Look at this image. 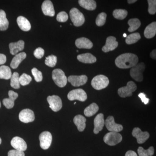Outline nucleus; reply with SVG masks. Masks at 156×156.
Masks as SVG:
<instances>
[{
  "mask_svg": "<svg viewBox=\"0 0 156 156\" xmlns=\"http://www.w3.org/2000/svg\"><path fill=\"white\" fill-rule=\"evenodd\" d=\"M138 58L135 54L126 53L120 55L115 60V63L119 68L129 69L135 66L137 64Z\"/></svg>",
  "mask_w": 156,
  "mask_h": 156,
  "instance_id": "nucleus-1",
  "label": "nucleus"
},
{
  "mask_svg": "<svg viewBox=\"0 0 156 156\" xmlns=\"http://www.w3.org/2000/svg\"><path fill=\"white\" fill-rule=\"evenodd\" d=\"M52 79L58 87L63 88L67 83V78L62 70L56 69L52 72Z\"/></svg>",
  "mask_w": 156,
  "mask_h": 156,
  "instance_id": "nucleus-2",
  "label": "nucleus"
},
{
  "mask_svg": "<svg viewBox=\"0 0 156 156\" xmlns=\"http://www.w3.org/2000/svg\"><path fill=\"white\" fill-rule=\"evenodd\" d=\"M109 83L108 78L106 76L99 75L93 78L91 85L96 90H100L106 88Z\"/></svg>",
  "mask_w": 156,
  "mask_h": 156,
  "instance_id": "nucleus-3",
  "label": "nucleus"
},
{
  "mask_svg": "<svg viewBox=\"0 0 156 156\" xmlns=\"http://www.w3.org/2000/svg\"><path fill=\"white\" fill-rule=\"evenodd\" d=\"M145 69V65L143 62L136 64L130 70V74L131 77L137 82H142L143 80V73Z\"/></svg>",
  "mask_w": 156,
  "mask_h": 156,
  "instance_id": "nucleus-4",
  "label": "nucleus"
},
{
  "mask_svg": "<svg viewBox=\"0 0 156 156\" xmlns=\"http://www.w3.org/2000/svg\"><path fill=\"white\" fill-rule=\"evenodd\" d=\"M70 17L73 25L76 27L83 25L85 19L83 14L76 8H73L70 11Z\"/></svg>",
  "mask_w": 156,
  "mask_h": 156,
  "instance_id": "nucleus-5",
  "label": "nucleus"
},
{
  "mask_svg": "<svg viewBox=\"0 0 156 156\" xmlns=\"http://www.w3.org/2000/svg\"><path fill=\"white\" fill-rule=\"evenodd\" d=\"M105 143L109 146H115L122 141V136L119 132H110L105 135Z\"/></svg>",
  "mask_w": 156,
  "mask_h": 156,
  "instance_id": "nucleus-6",
  "label": "nucleus"
},
{
  "mask_svg": "<svg viewBox=\"0 0 156 156\" xmlns=\"http://www.w3.org/2000/svg\"><path fill=\"white\" fill-rule=\"evenodd\" d=\"M137 89L136 84L133 81H129L126 87H122L118 89V94L120 97L126 98L132 96V93Z\"/></svg>",
  "mask_w": 156,
  "mask_h": 156,
  "instance_id": "nucleus-7",
  "label": "nucleus"
},
{
  "mask_svg": "<svg viewBox=\"0 0 156 156\" xmlns=\"http://www.w3.org/2000/svg\"><path fill=\"white\" fill-rule=\"evenodd\" d=\"M68 98L70 101L75 100L80 101H85L87 98V93L83 89H74L69 92Z\"/></svg>",
  "mask_w": 156,
  "mask_h": 156,
  "instance_id": "nucleus-8",
  "label": "nucleus"
},
{
  "mask_svg": "<svg viewBox=\"0 0 156 156\" xmlns=\"http://www.w3.org/2000/svg\"><path fill=\"white\" fill-rule=\"evenodd\" d=\"M39 140L41 148L44 150L48 149L52 143V134L49 131H44L39 136Z\"/></svg>",
  "mask_w": 156,
  "mask_h": 156,
  "instance_id": "nucleus-9",
  "label": "nucleus"
},
{
  "mask_svg": "<svg viewBox=\"0 0 156 156\" xmlns=\"http://www.w3.org/2000/svg\"><path fill=\"white\" fill-rule=\"evenodd\" d=\"M50 108L53 112L59 111L62 108V101L60 98L57 95L49 96L47 98Z\"/></svg>",
  "mask_w": 156,
  "mask_h": 156,
  "instance_id": "nucleus-10",
  "label": "nucleus"
},
{
  "mask_svg": "<svg viewBox=\"0 0 156 156\" xmlns=\"http://www.w3.org/2000/svg\"><path fill=\"white\" fill-rule=\"evenodd\" d=\"M105 124L106 128L110 132H119L122 131L123 129V126L115 122L114 118L112 116L107 118Z\"/></svg>",
  "mask_w": 156,
  "mask_h": 156,
  "instance_id": "nucleus-11",
  "label": "nucleus"
},
{
  "mask_svg": "<svg viewBox=\"0 0 156 156\" xmlns=\"http://www.w3.org/2000/svg\"><path fill=\"white\" fill-rule=\"evenodd\" d=\"M132 135L136 138L137 142L139 144L144 143L150 136L148 132L147 131L143 132L139 128H134L132 131Z\"/></svg>",
  "mask_w": 156,
  "mask_h": 156,
  "instance_id": "nucleus-12",
  "label": "nucleus"
},
{
  "mask_svg": "<svg viewBox=\"0 0 156 156\" xmlns=\"http://www.w3.org/2000/svg\"><path fill=\"white\" fill-rule=\"evenodd\" d=\"M19 119L23 123L31 122L35 119L34 113L30 109H24L20 112Z\"/></svg>",
  "mask_w": 156,
  "mask_h": 156,
  "instance_id": "nucleus-13",
  "label": "nucleus"
},
{
  "mask_svg": "<svg viewBox=\"0 0 156 156\" xmlns=\"http://www.w3.org/2000/svg\"><path fill=\"white\" fill-rule=\"evenodd\" d=\"M87 80L88 77L86 75L70 76L67 79V81L75 87H79L85 85Z\"/></svg>",
  "mask_w": 156,
  "mask_h": 156,
  "instance_id": "nucleus-14",
  "label": "nucleus"
},
{
  "mask_svg": "<svg viewBox=\"0 0 156 156\" xmlns=\"http://www.w3.org/2000/svg\"><path fill=\"white\" fill-rule=\"evenodd\" d=\"M11 146L17 150L24 151L27 149L26 143L24 140L19 136L14 137L11 140Z\"/></svg>",
  "mask_w": 156,
  "mask_h": 156,
  "instance_id": "nucleus-15",
  "label": "nucleus"
},
{
  "mask_svg": "<svg viewBox=\"0 0 156 156\" xmlns=\"http://www.w3.org/2000/svg\"><path fill=\"white\" fill-rule=\"evenodd\" d=\"M119 43L114 37L109 36L106 39L105 45L102 48V50L105 53H107L110 51L115 50L118 47Z\"/></svg>",
  "mask_w": 156,
  "mask_h": 156,
  "instance_id": "nucleus-16",
  "label": "nucleus"
},
{
  "mask_svg": "<svg viewBox=\"0 0 156 156\" xmlns=\"http://www.w3.org/2000/svg\"><path fill=\"white\" fill-rule=\"evenodd\" d=\"M94 129L93 131L95 134H98L99 131L102 130L105 124L103 114H99L95 117L94 119Z\"/></svg>",
  "mask_w": 156,
  "mask_h": 156,
  "instance_id": "nucleus-17",
  "label": "nucleus"
},
{
  "mask_svg": "<svg viewBox=\"0 0 156 156\" xmlns=\"http://www.w3.org/2000/svg\"><path fill=\"white\" fill-rule=\"evenodd\" d=\"M9 98L3 99V103L6 108L11 109L14 106V101L18 97V95L14 91L10 90L9 92Z\"/></svg>",
  "mask_w": 156,
  "mask_h": 156,
  "instance_id": "nucleus-18",
  "label": "nucleus"
},
{
  "mask_svg": "<svg viewBox=\"0 0 156 156\" xmlns=\"http://www.w3.org/2000/svg\"><path fill=\"white\" fill-rule=\"evenodd\" d=\"M42 10L43 13L46 16L53 17L55 15V10L53 3L49 0H46L43 3Z\"/></svg>",
  "mask_w": 156,
  "mask_h": 156,
  "instance_id": "nucleus-19",
  "label": "nucleus"
},
{
  "mask_svg": "<svg viewBox=\"0 0 156 156\" xmlns=\"http://www.w3.org/2000/svg\"><path fill=\"white\" fill-rule=\"evenodd\" d=\"M76 46L80 49H91L93 47V44L89 39L85 37H81L76 41Z\"/></svg>",
  "mask_w": 156,
  "mask_h": 156,
  "instance_id": "nucleus-20",
  "label": "nucleus"
},
{
  "mask_svg": "<svg viewBox=\"0 0 156 156\" xmlns=\"http://www.w3.org/2000/svg\"><path fill=\"white\" fill-rule=\"evenodd\" d=\"M10 53L13 55L17 54L20 51H22L24 48V42L20 40L16 43H11L9 44Z\"/></svg>",
  "mask_w": 156,
  "mask_h": 156,
  "instance_id": "nucleus-21",
  "label": "nucleus"
},
{
  "mask_svg": "<svg viewBox=\"0 0 156 156\" xmlns=\"http://www.w3.org/2000/svg\"><path fill=\"white\" fill-rule=\"evenodd\" d=\"M86 118L80 115H76L73 119L74 123L76 126L78 131L80 132H82L85 130L86 127Z\"/></svg>",
  "mask_w": 156,
  "mask_h": 156,
  "instance_id": "nucleus-22",
  "label": "nucleus"
},
{
  "mask_svg": "<svg viewBox=\"0 0 156 156\" xmlns=\"http://www.w3.org/2000/svg\"><path fill=\"white\" fill-rule=\"evenodd\" d=\"M77 59L79 61L84 63H93L96 62V57L90 53L80 54L77 56Z\"/></svg>",
  "mask_w": 156,
  "mask_h": 156,
  "instance_id": "nucleus-23",
  "label": "nucleus"
},
{
  "mask_svg": "<svg viewBox=\"0 0 156 156\" xmlns=\"http://www.w3.org/2000/svg\"><path fill=\"white\" fill-rule=\"evenodd\" d=\"M17 23L20 28L24 31H28L31 29V24L28 20L23 16H19L17 18Z\"/></svg>",
  "mask_w": 156,
  "mask_h": 156,
  "instance_id": "nucleus-24",
  "label": "nucleus"
},
{
  "mask_svg": "<svg viewBox=\"0 0 156 156\" xmlns=\"http://www.w3.org/2000/svg\"><path fill=\"white\" fill-rule=\"evenodd\" d=\"M26 53L22 52L15 55L12 59L11 63V66L12 68L15 69L19 66L20 64L22 62L23 59L26 58Z\"/></svg>",
  "mask_w": 156,
  "mask_h": 156,
  "instance_id": "nucleus-25",
  "label": "nucleus"
},
{
  "mask_svg": "<svg viewBox=\"0 0 156 156\" xmlns=\"http://www.w3.org/2000/svg\"><path fill=\"white\" fill-rule=\"evenodd\" d=\"M156 34V23H151L146 27L144 31V35L146 38L151 39L154 37Z\"/></svg>",
  "mask_w": 156,
  "mask_h": 156,
  "instance_id": "nucleus-26",
  "label": "nucleus"
},
{
  "mask_svg": "<svg viewBox=\"0 0 156 156\" xmlns=\"http://www.w3.org/2000/svg\"><path fill=\"white\" fill-rule=\"evenodd\" d=\"M79 4L84 9L93 11L96 8V3L94 0H80Z\"/></svg>",
  "mask_w": 156,
  "mask_h": 156,
  "instance_id": "nucleus-27",
  "label": "nucleus"
},
{
  "mask_svg": "<svg viewBox=\"0 0 156 156\" xmlns=\"http://www.w3.org/2000/svg\"><path fill=\"white\" fill-rule=\"evenodd\" d=\"M9 21L5 11L0 10V30H6L9 28Z\"/></svg>",
  "mask_w": 156,
  "mask_h": 156,
  "instance_id": "nucleus-28",
  "label": "nucleus"
},
{
  "mask_svg": "<svg viewBox=\"0 0 156 156\" xmlns=\"http://www.w3.org/2000/svg\"><path fill=\"white\" fill-rule=\"evenodd\" d=\"M98 110H99V107L96 103L91 104L84 110V115L87 117L92 116L98 112Z\"/></svg>",
  "mask_w": 156,
  "mask_h": 156,
  "instance_id": "nucleus-29",
  "label": "nucleus"
},
{
  "mask_svg": "<svg viewBox=\"0 0 156 156\" xmlns=\"http://www.w3.org/2000/svg\"><path fill=\"white\" fill-rule=\"evenodd\" d=\"M12 73L11 69L6 66H2L0 67V79L9 80L11 79Z\"/></svg>",
  "mask_w": 156,
  "mask_h": 156,
  "instance_id": "nucleus-30",
  "label": "nucleus"
},
{
  "mask_svg": "<svg viewBox=\"0 0 156 156\" xmlns=\"http://www.w3.org/2000/svg\"><path fill=\"white\" fill-rule=\"evenodd\" d=\"M128 24L129 26L128 31L132 32L139 28L141 25V23L137 18H133L128 20Z\"/></svg>",
  "mask_w": 156,
  "mask_h": 156,
  "instance_id": "nucleus-31",
  "label": "nucleus"
},
{
  "mask_svg": "<svg viewBox=\"0 0 156 156\" xmlns=\"http://www.w3.org/2000/svg\"><path fill=\"white\" fill-rule=\"evenodd\" d=\"M139 156H152L154 153L153 147H151L147 150H145L141 147H140L137 149Z\"/></svg>",
  "mask_w": 156,
  "mask_h": 156,
  "instance_id": "nucleus-32",
  "label": "nucleus"
},
{
  "mask_svg": "<svg viewBox=\"0 0 156 156\" xmlns=\"http://www.w3.org/2000/svg\"><path fill=\"white\" fill-rule=\"evenodd\" d=\"M141 38L140 34L138 33L131 34L126 37V42L128 44H135Z\"/></svg>",
  "mask_w": 156,
  "mask_h": 156,
  "instance_id": "nucleus-33",
  "label": "nucleus"
},
{
  "mask_svg": "<svg viewBox=\"0 0 156 156\" xmlns=\"http://www.w3.org/2000/svg\"><path fill=\"white\" fill-rule=\"evenodd\" d=\"M11 86L15 89L20 88L19 82V75L17 72H14L11 76Z\"/></svg>",
  "mask_w": 156,
  "mask_h": 156,
  "instance_id": "nucleus-34",
  "label": "nucleus"
},
{
  "mask_svg": "<svg viewBox=\"0 0 156 156\" xmlns=\"http://www.w3.org/2000/svg\"><path fill=\"white\" fill-rule=\"evenodd\" d=\"M128 15V11L124 9H116L113 12V16L116 19L123 20Z\"/></svg>",
  "mask_w": 156,
  "mask_h": 156,
  "instance_id": "nucleus-35",
  "label": "nucleus"
},
{
  "mask_svg": "<svg viewBox=\"0 0 156 156\" xmlns=\"http://www.w3.org/2000/svg\"><path fill=\"white\" fill-rule=\"evenodd\" d=\"M31 81V77L26 73L23 74L22 75L19 77L20 84L23 86L28 85Z\"/></svg>",
  "mask_w": 156,
  "mask_h": 156,
  "instance_id": "nucleus-36",
  "label": "nucleus"
},
{
  "mask_svg": "<svg viewBox=\"0 0 156 156\" xmlns=\"http://www.w3.org/2000/svg\"><path fill=\"white\" fill-rule=\"evenodd\" d=\"M106 17L107 14L104 12H102L98 14L95 21L96 25L99 27L104 25L106 22Z\"/></svg>",
  "mask_w": 156,
  "mask_h": 156,
  "instance_id": "nucleus-37",
  "label": "nucleus"
},
{
  "mask_svg": "<svg viewBox=\"0 0 156 156\" xmlns=\"http://www.w3.org/2000/svg\"><path fill=\"white\" fill-rule=\"evenodd\" d=\"M57 62V57L54 55H50L46 57L45 63L46 65L50 67H53L56 66Z\"/></svg>",
  "mask_w": 156,
  "mask_h": 156,
  "instance_id": "nucleus-38",
  "label": "nucleus"
},
{
  "mask_svg": "<svg viewBox=\"0 0 156 156\" xmlns=\"http://www.w3.org/2000/svg\"><path fill=\"white\" fill-rule=\"evenodd\" d=\"M31 72L35 80L37 82H41L43 80V74L40 71L36 68H34L32 69Z\"/></svg>",
  "mask_w": 156,
  "mask_h": 156,
  "instance_id": "nucleus-39",
  "label": "nucleus"
},
{
  "mask_svg": "<svg viewBox=\"0 0 156 156\" xmlns=\"http://www.w3.org/2000/svg\"><path fill=\"white\" fill-rule=\"evenodd\" d=\"M148 12L151 14H154L156 12V1L155 0H148Z\"/></svg>",
  "mask_w": 156,
  "mask_h": 156,
  "instance_id": "nucleus-40",
  "label": "nucleus"
},
{
  "mask_svg": "<svg viewBox=\"0 0 156 156\" xmlns=\"http://www.w3.org/2000/svg\"><path fill=\"white\" fill-rule=\"evenodd\" d=\"M68 15L65 11H62L57 14L56 20L58 22H65L68 19Z\"/></svg>",
  "mask_w": 156,
  "mask_h": 156,
  "instance_id": "nucleus-41",
  "label": "nucleus"
},
{
  "mask_svg": "<svg viewBox=\"0 0 156 156\" xmlns=\"http://www.w3.org/2000/svg\"><path fill=\"white\" fill-rule=\"evenodd\" d=\"M44 54V50L43 48H38L36 49L34 52V55L37 58H41Z\"/></svg>",
  "mask_w": 156,
  "mask_h": 156,
  "instance_id": "nucleus-42",
  "label": "nucleus"
},
{
  "mask_svg": "<svg viewBox=\"0 0 156 156\" xmlns=\"http://www.w3.org/2000/svg\"><path fill=\"white\" fill-rule=\"evenodd\" d=\"M8 156H25V154L23 151L17 150H11L8 153Z\"/></svg>",
  "mask_w": 156,
  "mask_h": 156,
  "instance_id": "nucleus-43",
  "label": "nucleus"
},
{
  "mask_svg": "<svg viewBox=\"0 0 156 156\" xmlns=\"http://www.w3.org/2000/svg\"><path fill=\"white\" fill-rule=\"evenodd\" d=\"M138 97L140 98L142 102L145 105L147 104L149 101V99L146 97V95L144 93H140L138 95Z\"/></svg>",
  "mask_w": 156,
  "mask_h": 156,
  "instance_id": "nucleus-44",
  "label": "nucleus"
},
{
  "mask_svg": "<svg viewBox=\"0 0 156 156\" xmlns=\"http://www.w3.org/2000/svg\"><path fill=\"white\" fill-rule=\"evenodd\" d=\"M7 58L5 55L3 54H0V65H2L5 63Z\"/></svg>",
  "mask_w": 156,
  "mask_h": 156,
  "instance_id": "nucleus-45",
  "label": "nucleus"
},
{
  "mask_svg": "<svg viewBox=\"0 0 156 156\" xmlns=\"http://www.w3.org/2000/svg\"><path fill=\"white\" fill-rule=\"evenodd\" d=\"M125 156H137L135 152L132 151H128L126 152Z\"/></svg>",
  "mask_w": 156,
  "mask_h": 156,
  "instance_id": "nucleus-46",
  "label": "nucleus"
},
{
  "mask_svg": "<svg viewBox=\"0 0 156 156\" xmlns=\"http://www.w3.org/2000/svg\"><path fill=\"white\" fill-rule=\"evenodd\" d=\"M156 50H154L151 52L150 53V56L152 58H153V59H156Z\"/></svg>",
  "mask_w": 156,
  "mask_h": 156,
  "instance_id": "nucleus-47",
  "label": "nucleus"
},
{
  "mask_svg": "<svg viewBox=\"0 0 156 156\" xmlns=\"http://www.w3.org/2000/svg\"><path fill=\"white\" fill-rule=\"evenodd\" d=\"M136 2V0H128V2L129 4H133Z\"/></svg>",
  "mask_w": 156,
  "mask_h": 156,
  "instance_id": "nucleus-48",
  "label": "nucleus"
},
{
  "mask_svg": "<svg viewBox=\"0 0 156 156\" xmlns=\"http://www.w3.org/2000/svg\"><path fill=\"white\" fill-rule=\"evenodd\" d=\"M123 37H127V34H123Z\"/></svg>",
  "mask_w": 156,
  "mask_h": 156,
  "instance_id": "nucleus-49",
  "label": "nucleus"
},
{
  "mask_svg": "<svg viewBox=\"0 0 156 156\" xmlns=\"http://www.w3.org/2000/svg\"><path fill=\"white\" fill-rule=\"evenodd\" d=\"M2 139H1V137H0V144H1V143H2Z\"/></svg>",
  "mask_w": 156,
  "mask_h": 156,
  "instance_id": "nucleus-50",
  "label": "nucleus"
},
{
  "mask_svg": "<svg viewBox=\"0 0 156 156\" xmlns=\"http://www.w3.org/2000/svg\"><path fill=\"white\" fill-rule=\"evenodd\" d=\"M1 107V102H0V108Z\"/></svg>",
  "mask_w": 156,
  "mask_h": 156,
  "instance_id": "nucleus-51",
  "label": "nucleus"
},
{
  "mask_svg": "<svg viewBox=\"0 0 156 156\" xmlns=\"http://www.w3.org/2000/svg\"><path fill=\"white\" fill-rule=\"evenodd\" d=\"M76 102H74V105H76Z\"/></svg>",
  "mask_w": 156,
  "mask_h": 156,
  "instance_id": "nucleus-52",
  "label": "nucleus"
}]
</instances>
